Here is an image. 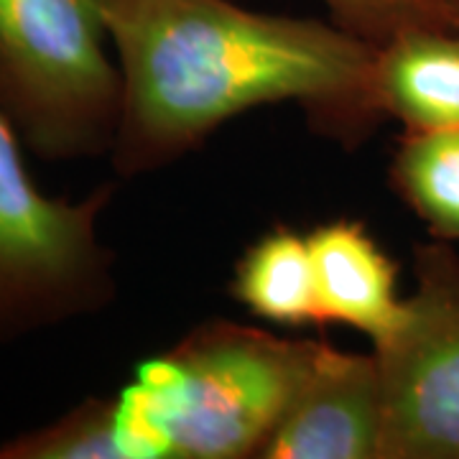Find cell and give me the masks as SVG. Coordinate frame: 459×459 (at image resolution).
Wrapping results in <instances>:
<instances>
[{
  "mask_svg": "<svg viewBox=\"0 0 459 459\" xmlns=\"http://www.w3.org/2000/svg\"><path fill=\"white\" fill-rule=\"evenodd\" d=\"M314 265L319 319L344 325L383 342L401 322L398 263L388 258L360 220H329L307 232Z\"/></svg>",
  "mask_w": 459,
  "mask_h": 459,
  "instance_id": "7",
  "label": "cell"
},
{
  "mask_svg": "<svg viewBox=\"0 0 459 459\" xmlns=\"http://www.w3.org/2000/svg\"><path fill=\"white\" fill-rule=\"evenodd\" d=\"M98 0H0V113L44 164L110 156L123 77Z\"/></svg>",
  "mask_w": 459,
  "mask_h": 459,
  "instance_id": "3",
  "label": "cell"
},
{
  "mask_svg": "<svg viewBox=\"0 0 459 459\" xmlns=\"http://www.w3.org/2000/svg\"><path fill=\"white\" fill-rule=\"evenodd\" d=\"M230 294L268 325L322 327L309 240L286 225L271 228L246 247L235 263Z\"/></svg>",
  "mask_w": 459,
  "mask_h": 459,
  "instance_id": "9",
  "label": "cell"
},
{
  "mask_svg": "<svg viewBox=\"0 0 459 459\" xmlns=\"http://www.w3.org/2000/svg\"><path fill=\"white\" fill-rule=\"evenodd\" d=\"M383 377L376 350L319 342L312 368L258 459H377Z\"/></svg>",
  "mask_w": 459,
  "mask_h": 459,
  "instance_id": "6",
  "label": "cell"
},
{
  "mask_svg": "<svg viewBox=\"0 0 459 459\" xmlns=\"http://www.w3.org/2000/svg\"><path fill=\"white\" fill-rule=\"evenodd\" d=\"M388 184L429 238L459 246V128L403 131Z\"/></svg>",
  "mask_w": 459,
  "mask_h": 459,
  "instance_id": "10",
  "label": "cell"
},
{
  "mask_svg": "<svg viewBox=\"0 0 459 459\" xmlns=\"http://www.w3.org/2000/svg\"><path fill=\"white\" fill-rule=\"evenodd\" d=\"M377 98L403 131L459 128V26L413 29L377 49Z\"/></svg>",
  "mask_w": 459,
  "mask_h": 459,
  "instance_id": "8",
  "label": "cell"
},
{
  "mask_svg": "<svg viewBox=\"0 0 459 459\" xmlns=\"http://www.w3.org/2000/svg\"><path fill=\"white\" fill-rule=\"evenodd\" d=\"M329 21L370 47H385L413 29L455 26V0H319Z\"/></svg>",
  "mask_w": 459,
  "mask_h": 459,
  "instance_id": "12",
  "label": "cell"
},
{
  "mask_svg": "<svg viewBox=\"0 0 459 459\" xmlns=\"http://www.w3.org/2000/svg\"><path fill=\"white\" fill-rule=\"evenodd\" d=\"M123 77L110 164L138 179L195 153L232 117L296 105L316 135L355 151L388 120L377 49L332 21L232 0H98Z\"/></svg>",
  "mask_w": 459,
  "mask_h": 459,
  "instance_id": "1",
  "label": "cell"
},
{
  "mask_svg": "<svg viewBox=\"0 0 459 459\" xmlns=\"http://www.w3.org/2000/svg\"><path fill=\"white\" fill-rule=\"evenodd\" d=\"M113 197V184L82 199L44 195L18 133L0 113V347L113 304L115 253L100 235Z\"/></svg>",
  "mask_w": 459,
  "mask_h": 459,
  "instance_id": "4",
  "label": "cell"
},
{
  "mask_svg": "<svg viewBox=\"0 0 459 459\" xmlns=\"http://www.w3.org/2000/svg\"><path fill=\"white\" fill-rule=\"evenodd\" d=\"M413 291L373 344L383 377L377 459H459V253L429 238L411 250Z\"/></svg>",
  "mask_w": 459,
  "mask_h": 459,
  "instance_id": "5",
  "label": "cell"
},
{
  "mask_svg": "<svg viewBox=\"0 0 459 459\" xmlns=\"http://www.w3.org/2000/svg\"><path fill=\"white\" fill-rule=\"evenodd\" d=\"M138 457L120 398H87L51 424L0 444V459Z\"/></svg>",
  "mask_w": 459,
  "mask_h": 459,
  "instance_id": "11",
  "label": "cell"
},
{
  "mask_svg": "<svg viewBox=\"0 0 459 459\" xmlns=\"http://www.w3.org/2000/svg\"><path fill=\"white\" fill-rule=\"evenodd\" d=\"M319 342L207 319L120 395L138 457L258 459Z\"/></svg>",
  "mask_w": 459,
  "mask_h": 459,
  "instance_id": "2",
  "label": "cell"
},
{
  "mask_svg": "<svg viewBox=\"0 0 459 459\" xmlns=\"http://www.w3.org/2000/svg\"><path fill=\"white\" fill-rule=\"evenodd\" d=\"M455 26H459V0H455Z\"/></svg>",
  "mask_w": 459,
  "mask_h": 459,
  "instance_id": "13",
  "label": "cell"
}]
</instances>
